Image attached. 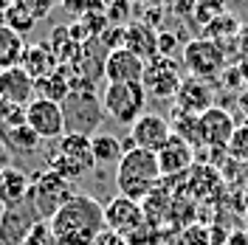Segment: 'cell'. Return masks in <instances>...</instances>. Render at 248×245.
<instances>
[{
	"label": "cell",
	"mask_w": 248,
	"mask_h": 245,
	"mask_svg": "<svg viewBox=\"0 0 248 245\" xmlns=\"http://www.w3.org/2000/svg\"><path fill=\"white\" fill-rule=\"evenodd\" d=\"M234 113H237V127H240V124H248V91L237 96Z\"/></svg>",
	"instance_id": "32"
},
{
	"label": "cell",
	"mask_w": 248,
	"mask_h": 245,
	"mask_svg": "<svg viewBox=\"0 0 248 245\" xmlns=\"http://www.w3.org/2000/svg\"><path fill=\"white\" fill-rule=\"evenodd\" d=\"M0 99L12 107H29L31 102L37 99V82L17 65L9 71H0Z\"/></svg>",
	"instance_id": "14"
},
{
	"label": "cell",
	"mask_w": 248,
	"mask_h": 245,
	"mask_svg": "<svg viewBox=\"0 0 248 245\" xmlns=\"http://www.w3.org/2000/svg\"><path fill=\"white\" fill-rule=\"evenodd\" d=\"M20 68L40 85L43 79H48L57 68H60V60L54 57V51H51L48 43H37V46H26L23 60H20Z\"/></svg>",
	"instance_id": "18"
},
{
	"label": "cell",
	"mask_w": 248,
	"mask_h": 245,
	"mask_svg": "<svg viewBox=\"0 0 248 245\" xmlns=\"http://www.w3.org/2000/svg\"><path fill=\"white\" fill-rule=\"evenodd\" d=\"M144 71H147V62L141 60L139 54L127 51V48L110 51L108 60H105V79H108V85H133V82H141Z\"/></svg>",
	"instance_id": "13"
},
{
	"label": "cell",
	"mask_w": 248,
	"mask_h": 245,
	"mask_svg": "<svg viewBox=\"0 0 248 245\" xmlns=\"http://www.w3.org/2000/svg\"><path fill=\"white\" fill-rule=\"evenodd\" d=\"M71 198H74V184H68L65 178H60L51 169H43L40 175L31 178V189H29V198L26 200L31 203V209L37 212V217L43 223H48Z\"/></svg>",
	"instance_id": "4"
},
{
	"label": "cell",
	"mask_w": 248,
	"mask_h": 245,
	"mask_svg": "<svg viewBox=\"0 0 248 245\" xmlns=\"http://www.w3.org/2000/svg\"><path fill=\"white\" fill-rule=\"evenodd\" d=\"M150 220H147V212H144V206L136 203V200L130 198H113L105 206V226L108 231L113 234H119L122 240H130L133 234H139L144 226H147Z\"/></svg>",
	"instance_id": "10"
},
{
	"label": "cell",
	"mask_w": 248,
	"mask_h": 245,
	"mask_svg": "<svg viewBox=\"0 0 248 245\" xmlns=\"http://www.w3.org/2000/svg\"><path fill=\"white\" fill-rule=\"evenodd\" d=\"M175 245H212V234L203 226H189L184 234H178Z\"/></svg>",
	"instance_id": "30"
},
{
	"label": "cell",
	"mask_w": 248,
	"mask_h": 245,
	"mask_svg": "<svg viewBox=\"0 0 248 245\" xmlns=\"http://www.w3.org/2000/svg\"><path fill=\"white\" fill-rule=\"evenodd\" d=\"M161 167H158V155L150 150H130L122 155V161L116 164V189L122 198H130L141 203L153 195L161 184Z\"/></svg>",
	"instance_id": "2"
},
{
	"label": "cell",
	"mask_w": 248,
	"mask_h": 245,
	"mask_svg": "<svg viewBox=\"0 0 248 245\" xmlns=\"http://www.w3.org/2000/svg\"><path fill=\"white\" fill-rule=\"evenodd\" d=\"M23 51H26L23 37L17 31H12L6 23H0V71L17 68L23 60Z\"/></svg>",
	"instance_id": "23"
},
{
	"label": "cell",
	"mask_w": 248,
	"mask_h": 245,
	"mask_svg": "<svg viewBox=\"0 0 248 245\" xmlns=\"http://www.w3.org/2000/svg\"><path fill=\"white\" fill-rule=\"evenodd\" d=\"M43 223L37 212L31 209V203H20V206H9L0 214V245H23V240L29 237V231Z\"/></svg>",
	"instance_id": "12"
},
{
	"label": "cell",
	"mask_w": 248,
	"mask_h": 245,
	"mask_svg": "<svg viewBox=\"0 0 248 245\" xmlns=\"http://www.w3.org/2000/svg\"><path fill=\"white\" fill-rule=\"evenodd\" d=\"M0 136H3V141H6L12 150H20V153H34V150H40V138L34 136V130L26 124V116L17 119V122L15 119L6 122L0 127Z\"/></svg>",
	"instance_id": "21"
},
{
	"label": "cell",
	"mask_w": 248,
	"mask_h": 245,
	"mask_svg": "<svg viewBox=\"0 0 248 245\" xmlns=\"http://www.w3.org/2000/svg\"><path fill=\"white\" fill-rule=\"evenodd\" d=\"M29 189H31V178L23 169H17V167L0 169V200L6 203V209L26 203Z\"/></svg>",
	"instance_id": "19"
},
{
	"label": "cell",
	"mask_w": 248,
	"mask_h": 245,
	"mask_svg": "<svg viewBox=\"0 0 248 245\" xmlns=\"http://www.w3.org/2000/svg\"><path fill=\"white\" fill-rule=\"evenodd\" d=\"M181 68L172 57H155V60L147 62V71H144V91L150 99H158V102H167V99H175V93L181 88Z\"/></svg>",
	"instance_id": "8"
},
{
	"label": "cell",
	"mask_w": 248,
	"mask_h": 245,
	"mask_svg": "<svg viewBox=\"0 0 248 245\" xmlns=\"http://www.w3.org/2000/svg\"><path fill=\"white\" fill-rule=\"evenodd\" d=\"M91 153H93V164H119L124 155V147L116 136L96 133L91 138Z\"/></svg>",
	"instance_id": "25"
},
{
	"label": "cell",
	"mask_w": 248,
	"mask_h": 245,
	"mask_svg": "<svg viewBox=\"0 0 248 245\" xmlns=\"http://www.w3.org/2000/svg\"><path fill=\"white\" fill-rule=\"evenodd\" d=\"M122 48L139 54L144 62H150V60L158 57V34H155L150 26H144V23L124 26V46Z\"/></svg>",
	"instance_id": "20"
},
{
	"label": "cell",
	"mask_w": 248,
	"mask_h": 245,
	"mask_svg": "<svg viewBox=\"0 0 248 245\" xmlns=\"http://www.w3.org/2000/svg\"><path fill=\"white\" fill-rule=\"evenodd\" d=\"M62 116H65V133L93 138L99 122L105 119V107L93 91H71L68 99L62 102Z\"/></svg>",
	"instance_id": "6"
},
{
	"label": "cell",
	"mask_w": 248,
	"mask_h": 245,
	"mask_svg": "<svg viewBox=\"0 0 248 245\" xmlns=\"http://www.w3.org/2000/svg\"><path fill=\"white\" fill-rule=\"evenodd\" d=\"M26 124L34 130V136L40 141H60L65 136V116H62V105L37 96L29 107L23 110Z\"/></svg>",
	"instance_id": "9"
},
{
	"label": "cell",
	"mask_w": 248,
	"mask_h": 245,
	"mask_svg": "<svg viewBox=\"0 0 248 245\" xmlns=\"http://www.w3.org/2000/svg\"><path fill=\"white\" fill-rule=\"evenodd\" d=\"M93 167L96 164H93V153H91V138L77 136V133H65L48 155V169L57 172L60 178H65L68 184L88 175Z\"/></svg>",
	"instance_id": "3"
},
{
	"label": "cell",
	"mask_w": 248,
	"mask_h": 245,
	"mask_svg": "<svg viewBox=\"0 0 248 245\" xmlns=\"http://www.w3.org/2000/svg\"><path fill=\"white\" fill-rule=\"evenodd\" d=\"M226 153L232 155L234 161L248 164V124H240V127L234 130L232 144H229V150H226Z\"/></svg>",
	"instance_id": "29"
},
{
	"label": "cell",
	"mask_w": 248,
	"mask_h": 245,
	"mask_svg": "<svg viewBox=\"0 0 248 245\" xmlns=\"http://www.w3.org/2000/svg\"><path fill=\"white\" fill-rule=\"evenodd\" d=\"M102 107H105V116H110L116 124H133L139 122L141 116L147 113V91L141 82H133V85H108L102 91Z\"/></svg>",
	"instance_id": "5"
},
{
	"label": "cell",
	"mask_w": 248,
	"mask_h": 245,
	"mask_svg": "<svg viewBox=\"0 0 248 245\" xmlns=\"http://www.w3.org/2000/svg\"><path fill=\"white\" fill-rule=\"evenodd\" d=\"M201 130H203V147L212 153H226L232 136L237 130V122L229 110L223 107H212L201 116Z\"/></svg>",
	"instance_id": "11"
},
{
	"label": "cell",
	"mask_w": 248,
	"mask_h": 245,
	"mask_svg": "<svg viewBox=\"0 0 248 245\" xmlns=\"http://www.w3.org/2000/svg\"><path fill=\"white\" fill-rule=\"evenodd\" d=\"M9 3H12V0H0V17H3V12L9 9Z\"/></svg>",
	"instance_id": "36"
},
{
	"label": "cell",
	"mask_w": 248,
	"mask_h": 245,
	"mask_svg": "<svg viewBox=\"0 0 248 245\" xmlns=\"http://www.w3.org/2000/svg\"><path fill=\"white\" fill-rule=\"evenodd\" d=\"M130 138L139 150H150V153H158L167 141L172 138V127L164 116L158 113H144L139 122L130 127Z\"/></svg>",
	"instance_id": "15"
},
{
	"label": "cell",
	"mask_w": 248,
	"mask_h": 245,
	"mask_svg": "<svg viewBox=\"0 0 248 245\" xmlns=\"http://www.w3.org/2000/svg\"><path fill=\"white\" fill-rule=\"evenodd\" d=\"M71 91H74V71H71L68 65H60L51 77L43 79V82L37 85V93H40L43 99L57 102V105H62V102L68 99V93H71Z\"/></svg>",
	"instance_id": "22"
},
{
	"label": "cell",
	"mask_w": 248,
	"mask_h": 245,
	"mask_svg": "<svg viewBox=\"0 0 248 245\" xmlns=\"http://www.w3.org/2000/svg\"><path fill=\"white\" fill-rule=\"evenodd\" d=\"M48 229L57 245H96V240L108 231L105 206L91 195H74L48 220Z\"/></svg>",
	"instance_id": "1"
},
{
	"label": "cell",
	"mask_w": 248,
	"mask_h": 245,
	"mask_svg": "<svg viewBox=\"0 0 248 245\" xmlns=\"http://www.w3.org/2000/svg\"><path fill=\"white\" fill-rule=\"evenodd\" d=\"M234 34H240V20L229 12H223V15H217L215 20H209L206 23V37L209 40H226V37H234Z\"/></svg>",
	"instance_id": "26"
},
{
	"label": "cell",
	"mask_w": 248,
	"mask_h": 245,
	"mask_svg": "<svg viewBox=\"0 0 248 245\" xmlns=\"http://www.w3.org/2000/svg\"><path fill=\"white\" fill-rule=\"evenodd\" d=\"M155 155H158V167H161L164 178H181L195 167V147H189L178 136H172Z\"/></svg>",
	"instance_id": "16"
},
{
	"label": "cell",
	"mask_w": 248,
	"mask_h": 245,
	"mask_svg": "<svg viewBox=\"0 0 248 245\" xmlns=\"http://www.w3.org/2000/svg\"><path fill=\"white\" fill-rule=\"evenodd\" d=\"M226 245H248V229H240V231H232Z\"/></svg>",
	"instance_id": "34"
},
{
	"label": "cell",
	"mask_w": 248,
	"mask_h": 245,
	"mask_svg": "<svg viewBox=\"0 0 248 245\" xmlns=\"http://www.w3.org/2000/svg\"><path fill=\"white\" fill-rule=\"evenodd\" d=\"M23 245H57V243H54V237H51L48 223H37V226L29 231V237L23 240Z\"/></svg>",
	"instance_id": "31"
},
{
	"label": "cell",
	"mask_w": 248,
	"mask_h": 245,
	"mask_svg": "<svg viewBox=\"0 0 248 245\" xmlns=\"http://www.w3.org/2000/svg\"><path fill=\"white\" fill-rule=\"evenodd\" d=\"M184 68L189 71V77L195 79H220L226 71V54L220 43L201 37V40H192L184 48Z\"/></svg>",
	"instance_id": "7"
},
{
	"label": "cell",
	"mask_w": 248,
	"mask_h": 245,
	"mask_svg": "<svg viewBox=\"0 0 248 245\" xmlns=\"http://www.w3.org/2000/svg\"><path fill=\"white\" fill-rule=\"evenodd\" d=\"M172 136L184 138L189 147H203V130H201V116H192V113H181V110H172Z\"/></svg>",
	"instance_id": "24"
},
{
	"label": "cell",
	"mask_w": 248,
	"mask_h": 245,
	"mask_svg": "<svg viewBox=\"0 0 248 245\" xmlns=\"http://www.w3.org/2000/svg\"><path fill=\"white\" fill-rule=\"evenodd\" d=\"M3 212H6V203H3V200H0V214H3Z\"/></svg>",
	"instance_id": "37"
},
{
	"label": "cell",
	"mask_w": 248,
	"mask_h": 245,
	"mask_svg": "<svg viewBox=\"0 0 248 245\" xmlns=\"http://www.w3.org/2000/svg\"><path fill=\"white\" fill-rule=\"evenodd\" d=\"M0 23H6V26H9L12 31H17L20 37H23V34H29V31L37 26V23H34L29 15H23V12H20V9H15V6H9V9L3 12Z\"/></svg>",
	"instance_id": "28"
},
{
	"label": "cell",
	"mask_w": 248,
	"mask_h": 245,
	"mask_svg": "<svg viewBox=\"0 0 248 245\" xmlns=\"http://www.w3.org/2000/svg\"><path fill=\"white\" fill-rule=\"evenodd\" d=\"M96 245H130L127 240H122L119 234H113V231H105L99 240H96Z\"/></svg>",
	"instance_id": "33"
},
{
	"label": "cell",
	"mask_w": 248,
	"mask_h": 245,
	"mask_svg": "<svg viewBox=\"0 0 248 245\" xmlns=\"http://www.w3.org/2000/svg\"><path fill=\"white\" fill-rule=\"evenodd\" d=\"M212 99L215 93L209 88V82L203 79H195V77H186L181 82V88L175 93V110L181 113H192V116H203L206 110H212Z\"/></svg>",
	"instance_id": "17"
},
{
	"label": "cell",
	"mask_w": 248,
	"mask_h": 245,
	"mask_svg": "<svg viewBox=\"0 0 248 245\" xmlns=\"http://www.w3.org/2000/svg\"><path fill=\"white\" fill-rule=\"evenodd\" d=\"M9 6L20 9V12L29 15L34 23H40V20H46V17L57 9V0H12Z\"/></svg>",
	"instance_id": "27"
},
{
	"label": "cell",
	"mask_w": 248,
	"mask_h": 245,
	"mask_svg": "<svg viewBox=\"0 0 248 245\" xmlns=\"http://www.w3.org/2000/svg\"><path fill=\"white\" fill-rule=\"evenodd\" d=\"M198 3H201V9H209L217 17V15H223V3L226 0H198Z\"/></svg>",
	"instance_id": "35"
}]
</instances>
